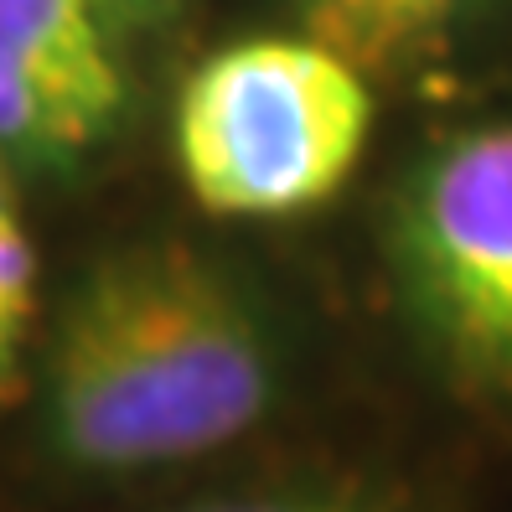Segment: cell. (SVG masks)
I'll return each mask as SVG.
<instances>
[{"mask_svg": "<svg viewBox=\"0 0 512 512\" xmlns=\"http://www.w3.org/2000/svg\"><path fill=\"white\" fill-rule=\"evenodd\" d=\"M280 399V342L259 300L187 244L94 259L57 300L37 435L52 466L125 481L244 440Z\"/></svg>", "mask_w": 512, "mask_h": 512, "instance_id": "cell-1", "label": "cell"}, {"mask_svg": "<svg viewBox=\"0 0 512 512\" xmlns=\"http://www.w3.org/2000/svg\"><path fill=\"white\" fill-rule=\"evenodd\" d=\"M373 135V78L306 32L238 37L176 94L171 150L213 218H295L347 187Z\"/></svg>", "mask_w": 512, "mask_h": 512, "instance_id": "cell-2", "label": "cell"}, {"mask_svg": "<svg viewBox=\"0 0 512 512\" xmlns=\"http://www.w3.org/2000/svg\"><path fill=\"white\" fill-rule=\"evenodd\" d=\"M394 264L450 368L512 394V125L445 140L409 176Z\"/></svg>", "mask_w": 512, "mask_h": 512, "instance_id": "cell-3", "label": "cell"}, {"mask_svg": "<svg viewBox=\"0 0 512 512\" xmlns=\"http://www.w3.org/2000/svg\"><path fill=\"white\" fill-rule=\"evenodd\" d=\"M94 0H0V150L73 161L125 109V68Z\"/></svg>", "mask_w": 512, "mask_h": 512, "instance_id": "cell-4", "label": "cell"}, {"mask_svg": "<svg viewBox=\"0 0 512 512\" xmlns=\"http://www.w3.org/2000/svg\"><path fill=\"white\" fill-rule=\"evenodd\" d=\"M285 6L295 32L331 47L378 83L435 57L481 0H285Z\"/></svg>", "mask_w": 512, "mask_h": 512, "instance_id": "cell-5", "label": "cell"}, {"mask_svg": "<svg viewBox=\"0 0 512 512\" xmlns=\"http://www.w3.org/2000/svg\"><path fill=\"white\" fill-rule=\"evenodd\" d=\"M166 512H404L399 497L363 476H300L244 492H213Z\"/></svg>", "mask_w": 512, "mask_h": 512, "instance_id": "cell-6", "label": "cell"}, {"mask_svg": "<svg viewBox=\"0 0 512 512\" xmlns=\"http://www.w3.org/2000/svg\"><path fill=\"white\" fill-rule=\"evenodd\" d=\"M32 321H37V254L21 228L16 192L0 176V347L11 357L26 352Z\"/></svg>", "mask_w": 512, "mask_h": 512, "instance_id": "cell-7", "label": "cell"}, {"mask_svg": "<svg viewBox=\"0 0 512 512\" xmlns=\"http://www.w3.org/2000/svg\"><path fill=\"white\" fill-rule=\"evenodd\" d=\"M94 6L119 26V21H135V16H145L150 6H161V0H94Z\"/></svg>", "mask_w": 512, "mask_h": 512, "instance_id": "cell-8", "label": "cell"}, {"mask_svg": "<svg viewBox=\"0 0 512 512\" xmlns=\"http://www.w3.org/2000/svg\"><path fill=\"white\" fill-rule=\"evenodd\" d=\"M16 368H21V357H11L6 347H0V394H6V383L16 378Z\"/></svg>", "mask_w": 512, "mask_h": 512, "instance_id": "cell-9", "label": "cell"}]
</instances>
